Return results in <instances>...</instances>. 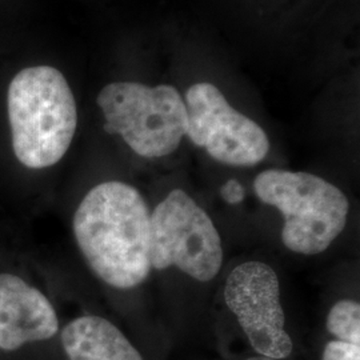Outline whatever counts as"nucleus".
I'll return each instance as SVG.
<instances>
[{"label": "nucleus", "mask_w": 360, "mask_h": 360, "mask_svg": "<svg viewBox=\"0 0 360 360\" xmlns=\"http://www.w3.org/2000/svg\"><path fill=\"white\" fill-rule=\"evenodd\" d=\"M150 260L158 271L176 267L195 281L210 282L223 264L218 230L193 198L174 190L150 215Z\"/></svg>", "instance_id": "39448f33"}, {"label": "nucleus", "mask_w": 360, "mask_h": 360, "mask_svg": "<svg viewBox=\"0 0 360 360\" xmlns=\"http://www.w3.org/2000/svg\"><path fill=\"white\" fill-rule=\"evenodd\" d=\"M104 129L120 135L135 154L156 159L172 154L187 134L186 103L172 86L142 83L107 84L98 95Z\"/></svg>", "instance_id": "20e7f679"}, {"label": "nucleus", "mask_w": 360, "mask_h": 360, "mask_svg": "<svg viewBox=\"0 0 360 360\" xmlns=\"http://www.w3.org/2000/svg\"><path fill=\"white\" fill-rule=\"evenodd\" d=\"M187 136L219 163L251 167L270 151L264 129L227 102L211 83H196L186 92Z\"/></svg>", "instance_id": "423d86ee"}, {"label": "nucleus", "mask_w": 360, "mask_h": 360, "mask_svg": "<svg viewBox=\"0 0 360 360\" xmlns=\"http://www.w3.org/2000/svg\"><path fill=\"white\" fill-rule=\"evenodd\" d=\"M247 360H274L270 359V358H266V356H255V358H250V359Z\"/></svg>", "instance_id": "ddd939ff"}, {"label": "nucleus", "mask_w": 360, "mask_h": 360, "mask_svg": "<svg viewBox=\"0 0 360 360\" xmlns=\"http://www.w3.org/2000/svg\"><path fill=\"white\" fill-rule=\"evenodd\" d=\"M62 343L70 360H143L123 333L101 316L86 315L68 323Z\"/></svg>", "instance_id": "1a4fd4ad"}, {"label": "nucleus", "mask_w": 360, "mask_h": 360, "mask_svg": "<svg viewBox=\"0 0 360 360\" xmlns=\"http://www.w3.org/2000/svg\"><path fill=\"white\" fill-rule=\"evenodd\" d=\"M224 300L259 355L274 360L291 355L292 340L284 330L281 283L271 266L245 262L235 267L226 282Z\"/></svg>", "instance_id": "0eeeda50"}, {"label": "nucleus", "mask_w": 360, "mask_h": 360, "mask_svg": "<svg viewBox=\"0 0 360 360\" xmlns=\"http://www.w3.org/2000/svg\"><path fill=\"white\" fill-rule=\"evenodd\" d=\"M322 360H360V345L333 340L324 347Z\"/></svg>", "instance_id": "9b49d317"}, {"label": "nucleus", "mask_w": 360, "mask_h": 360, "mask_svg": "<svg viewBox=\"0 0 360 360\" xmlns=\"http://www.w3.org/2000/svg\"><path fill=\"white\" fill-rule=\"evenodd\" d=\"M59 321L50 300L11 274H0V348L13 351L28 342L47 340Z\"/></svg>", "instance_id": "6e6552de"}, {"label": "nucleus", "mask_w": 360, "mask_h": 360, "mask_svg": "<svg viewBox=\"0 0 360 360\" xmlns=\"http://www.w3.org/2000/svg\"><path fill=\"white\" fill-rule=\"evenodd\" d=\"M220 195L229 205H239L245 199V187L238 180H229L220 188Z\"/></svg>", "instance_id": "f8f14e48"}, {"label": "nucleus", "mask_w": 360, "mask_h": 360, "mask_svg": "<svg viewBox=\"0 0 360 360\" xmlns=\"http://www.w3.org/2000/svg\"><path fill=\"white\" fill-rule=\"evenodd\" d=\"M254 190L283 215L282 242L292 252L318 255L346 229L347 196L321 176L274 168L257 175Z\"/></svg>", "instance_id": "7ed1b4c3"}, {"label": "nucleus", "mask_w": 360, "mask_h": 360, "mask_svg": "<svg viewBox=\"0 0 360 360\" xmlns=\"http://www.w3.org/2000/svg\"><path fill=\"white\" fill-rule=\"evenodd\" d=\"M330 334L354 345H360V304L355 300H339L327 316Z\"/></svg>", "instance_id": "9d476101"}, {"label": "nucleus", "mask_w": 360, "mask_h": 360, "mask_svg": "<svg viewBox=\"0 0 360 360\" xmlns=\"http://www.w3.org/2000/svg\"><path fill=\"white\" fill-rule=\"evenodd\" d=\"M150 208L142 193L123 181H104L83 198L74 235L91 270L120 290L142 284L150 260Z\"/></svg>", "instance_id": "f257e3e1"}, {"label": "nucleus", "mask_w": 360, "mask_h": 360, "mask_svg": "<svg viewBox=\"0 0 360 360\" xmlns=\"http://www.w3.org/2000/svg\"><path fill=\"white\" fill-rule=\"evenodd\" d=\"M13 153L28 168L51 167L68 151L77 124L74 94L50 65L22 70L7 96Z\"/></svg>", "instance_id": "f03ea898"}]
</instances>
